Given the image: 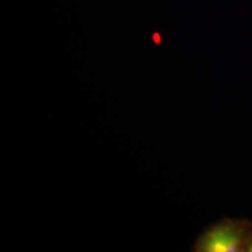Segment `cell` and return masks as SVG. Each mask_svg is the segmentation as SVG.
Returning <instances> with one entry per match:
<instances>
[{"label": "cell", "instance_id": "cell-2", "mask_svg": "<svg viewBox=\"0 0 252 252\" xmlns=\"http://www.w3.org/2000/svg\"><path fill=\"white\" fill-rule=\"evenodd\" d=\"M247 251H249V252H252V237H251V239H250V243H249V245H248Z\"/></svg>", "mask_w": 252, "mask_h": 252}, {"label": "cell", "instance_id": "cell-1", "mask_svg": "<svg viewBox=\"0 0 252 252\" xmlns=\"http://www.w3.org/2000/svg\"><path fill=\"white\" fill-rule=\"evenodd\" d=\"M252 237V223L248 220L223 219L198 236L193 251L242 252L247 251Z\"/></svg>", "mask_w": 252, "mask_h": 252}]
</instances>
